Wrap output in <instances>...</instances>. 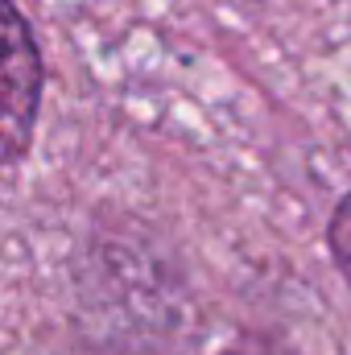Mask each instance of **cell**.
I'll list each match as a JSON object with an SVG mask.
<instances>
[{
	"label": "cell",
	"mask_w": 351,
	"mask_h": 355,
	"mask_svg": "<svg viewBox=\"0 0 351 355\" xmlns=\"http://www.w3.org/2000/svg\"><path fill=\"white\" fill-rule=\"evenodd\" d=\"M331 252L339 268L351 277V194L335 207V219H331Z\"/></svg>",
	"instance_id": "2"
},
{
	"label": "cell",
	"mask_w": 351,
	"mask_h": 355,
	"mask_svg": "<svg viewBox=\"0 0 351 355\" xmlns=\"http://www.w3.org/2000/svg\"><path fill=\"white\" fill-rule=\"evenodd\" d=\"M228 355H264V352H257V347H236V352H228Z\"/></svg>",
	"instance_id": "3"
},
{
	"label": "cell",
	"mask_w": 351,
	"mask_h": 355,
	"mask_svg": "<svg viewBox=\"0 0 351 355\" xmlns=\"http://www.w3.org/2000/svg\"><path fill=\"white\" fill-rule=\"evenodd\" d=\"M42 54L12 0H0V170L21 162L42 103Z\"/></svg>",
	"instance_id": "1"
}]
</instances>
